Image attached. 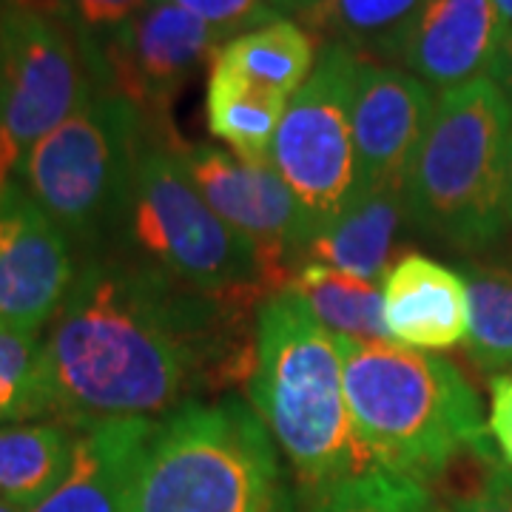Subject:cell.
Listing matches in <instances>:
<instances>
[{
	"label": "cell",
	"mask_w": 512,
	"mask_h": 512,
	"mask_svg": "<svg viewBox=\"0 0 512 512\" xmlns=\"http://www.w3.org/2000/svg\"><path fill=\"white\" fill-rule=\"evenodd\" d=\"M191 12L194 18L217 29L222 40L254 32L259 26H268L276 20H288L299 12V0H168Z\"/></svg>",
	"instance_id": "obj_26"
},
{
	"label": "cell",
	"mask_w": 512,
	"mask_h": 512,
	"mask_svg": "<svg viewBox=\"0 0 512 512\" xmlns=\"http://www.w3.org/2000/svg\"><path fill=\"white\" fill-rule=\"evenodd\" d=\"M504 211H507V222H512V137H510V157H507V191H504Z\"/></svg>",
	"instance_id": "obj_31"
},
{
	"label": "cell",
	"mask_w": 512,
	"mask_h": 512,
	"mask_svg": "<svg viewBox=\"0 0 512 512\" xmlns=\"http://www.w3.org/2000/svg\"><path fill=\"white\" fill-rule=\"evenodd\" d=\"M256 313L140 256L86 259L43 333L52 419L72 427L163 419L200 396L248 384Z\"/></svg>",
	"instance_id": "obj_1"
},
{
	"label": "cell",
	"mask_w": 512,
	"mask_h": 512,
	"mask_svg": "<svg viewBox=\"0 0 512 512\" xmlns=\"http://www.w3.org/2000/svg\"><path fill=\"white\" fill-rule=\"evenodd\" d=\"M288 103L274 94L259 92L248 80L228 72L211 60L205 86V117L208 131L228 151L248 163H271L276 131Z\"/></svg>",
	"instance_id": "obj_21"
},
{
	"label": "cell",
	"mask_w": 512,
	"mask_h": 512,
	"mask_svg": "<svg viewBox=\"0 0 512 512\" xmlns=\"http://www.w3.org/2000/svg\"><path fill=\"white\" fill-rule=\"evenodd\" d=\"M319 40L296 20H276L254 32L231 37L217 49L214 60L248 80L259 92L291 103L316 69Z\"/></svg>",
	"instance_id": "obj_19"
},
{
	"label": "cell",
	"mask_w": 512,
	"mask_h": 512,
	"mask_svg": "<svg viewBox=\"0 0 512 512\" xmlns=\"http://www.w3.org/2000/svg\"><path fill=\"white\" fill-rule=\"evenodd\" d=\"M384 325L393 345L450 350L467 339L470 293L461 271L424 254H407L382 279Z\"/></svg>",
	"instance_id": "obj_15"
},
{
	"label": "cell",
	"mask_w": 512,
	"mask_h": 512,
	"mask_svg": "<svg viewBox=\"0 0 512 512\" xmlns=\"http://www.w3.org/2000/svg\"><path fill=\"white\" fill-rule=\"evenodd\" d=\"M52 419L43 333L0 325V424Z\"/></svg>",
	"instance_id": "obj_24"
},
{
	"label": "cell",
	"mask_w": 512,
	"mask_h": 512,
	"mask_svg": "<svg viewBox=\"0 0 512 512\" xmlns=\"http://www.w3.org/2000/svg\"><path fill=\"white\" fill-rule=\"evenodd\" d=\"M433 504L436 501L419 481L370 470L322 490L311 512H430Z\"/></svg>",
	"instance_id": "obj_25"
},
{
	"label": "cell",
	"mask_w": 512,
	"mask_h": 512,
	"mask_svg": "<svg viewBox=\"0 0 512 512\" xmlns=\"http://www.w3.org/2000/svg\"><path fill=\"white\" fill-rule=\"evenodd\" d=\"M495 9H498V15H501V23H504V29H512V0H493Z\"/></svg>",
	"instance_id": "obj_32"
},
{
	"label": "cell",
	"mask_w": 512,
	"mask_h": 512,
	"mask_svg": "<svg viewBox=\"0 0 512 512\" xmlns=\"http://www.w3.org/2000/svg\"><path fill=\"white\" fill-rule=\"evenodd\" d=\"M77 430L66 421L0 424V498L29 512L66 476Z\"/></svg>",
	"instance_id": "obj_20"
},
{
	"label": "cell",
	"mask_w": 512,
	"mask_h": 512,
	"mask_svg": "<svg viewBox=\"0 0 512 512\" xmlns=\"http://www.w3.org/2000/svg\"><path fill=\"white\" fill-rule=\"evenodd\" d=\"M427 0H305L299 23L316 40L342 43L365 60L399 63Z\"/></svg>",
	"instance_id": "obj_18"
},
{
	"label": "cell",
	"mask_w": 512,
	"mask_h": 512,
	"mask_svg": "<svg viewBox=\"0 0 512 512\" xmlns=\"http://www.w3.org/2000/svg\"><path fill=\"white\" fill-rule=\"evenodd\" d=\"M222 35L168 0H154L123 26L97 37V66L109 92L143 117L168 120L174 97L202 63L214 60Z\"/></svg>",
	"instance_id": "obj_10"
},
{
	"label": "cell",
	"mask_w": 512,
	"mask_h": 512,
	"mask_svg": "<svg viewBox=\"0 0 512 512\" xmlns=\"http://www.w3.org/2000/svg\"><path fill=\"white\" fill-rule=\"evenodd\" d=\"M123 234L134 256L202 293L259 311L288 291L251 239L222 222L197 194L180 146H146L131 183Z\"/></svg>",
	"instance_id": "obj_6"
},
{
	"label": "cell",
	"mask_w": 512,
	"mask_h": 512,
	"mask_svg": "<svg viewBox=\"0 0 512 512\" xmlns=\"http://www.w3.org/2000/svg\"><path fill=\"white\" fill-rule=\"evenodd\" d=\"M89 92L80 52L57 20L35 6L0 12V188L18 183L32 148Z\"/></svg>",
	"instance_id": "obj_9"
},
{
	"label": "cell",
	"mask_w": 512,
	"mask_h": 512,
	"mask_svg": "<svg viewBox=\"0 0 512 512\" xmlns=\"http://www.w3.org/2000/svg\"><path fill=\"white\" fill-rule=\"evenodd\" d=\"M248 393L296 476L316 495L376 470L350 419L342 336L293 291L274 293L256 313Z\"/></svg>",
	"instance_id": "obj_3"
},
{
	"label": "cell",
	"mask_w": 512,
	"mask_h": 512,
	"mask_svg": "<svg viewBox=\"0 0 512 512\" xmlns=\"http://www.w3.org/2000/svg\"><path fill=\"white\" fill-rule=\"evenodd\" d=\"M456 512H512V470L498 464L470 495L456 501Z\"/></svg>",
	"instance_id": "obj_29"
},
{
	"label": "cell",
	"mask_w": 512,
	"mask_h": 512,
	"mask_svg": "<svg viewBox=\"0 0 512 512\" xmlns=\"http://www.w3.org/2000/svg\"><path fill=\"white\" fill-rule=\"evenodd\" d=\"M143 120L128 100L92 89L26 157L18 183L69 239L94 242L123 225L148 146Z\"/></svg>",
	"instance_id": "obj_7"
},
{
	"label": "cell",
	"mask_w": 512,
	"mask_h": 512,
	"mask_svg": "<svg viewBox=\"0 0 512 512\" xmlns=\"http://www.w3.org/2000/svg\"><path fill=\"white\" fill-rule=\"evenodd\" d=\"M72 239L20 183L0 188V325L43 333L72 291Z\"/></svg>",
	"instance_id": "obj_12"
},
{
	"label": "cell",
	"mask_w": 512,
	"mask_h": 512,
	"mask_svg": "<svg viewBox=\"0 0 512 512\" xmlns=\"http://www.w3.org/2000/svg\"><path fill=\"white\" fill-rule=\"evenodd\" d=\"M436 103L433 89H427L419 77L362 57L353 83L359 197L384 188H404Z\"/></svg>",
	"instance_id": "obj_13"
},
{
	"label": "cell",
	"mask_w": 512,
	"mask_h": 512,
	"mask_svg": "<svg viewBox=\"0 0 512 512\" xmlns=\"http://www.w3.org/2000/svg\"><path fill=\"white\" fill-rule=\"evenodd\" d=\"M512 106L493 77L439 94L404 180L407 225L458 251L490 248L504 234Z\"/></svg>",
	"instance_id": "obj_5"
},
{
	"label": "cell",
	"mask_w": 512,
	"mask_h": 512,
	"mask_svg": "<svg viewBox=\"0 0 512 512\" xmlns=\"http://www.w3.org/2000/svg\"><path fill=\"white\" fill-rule=\"evenodd\" d=\"M342 353L353 430L376 470L427 484L493 450L476 387L450 359L348 336Z\"/></svg>",
	"instance_id": "obj_2"
},
{
	"label": "cell",
	"mask_w": 512,
	"mask_h": 512,
	"mask_svg": "<svg viewBox=\"0 0 512 512\" xmlns=\"http://www.w3.org/2000/svg\"><path fill=\"white\" fill-rule=\"evenodd\" d=\"M0 512H26L18 504H12V501H6V498H0Z\"/></svg>",
	"instance_id": "obj_33"
},
{
	"label": "cell",
	"mask_w": 512,
	"mask_h": 512,
	"mask_svg": "<svg viewBox=\"0 0 512 512\" xmlns=\"http://www.w3.org/2000/svg\"><path fill=\"white\" fill-rule=\"evenodd\" d=\"M504 23L493 0H427L404 40L399 66L433 92L490 77Z\"/></svg>",
	"instance_id": "obj_14"
},
{
	"label": "cell",
	"mask_w": 512,
	"mask_h": 512,
	"mask_svg": "<svg viewBox=\"0 0 512 512\" xmlns=\"http://www.w3.org/2000/svg\"><path fill=\"white\" fill-rule=\"evenodd\" d=\"M151 419L94 421L74 427L66 476L29 512H128L137 453Z\"/></svg>",
	"instance_id": "obj_16"
},
{
	"label": "cell",
	"mask_w": 512,
	"mask_h": 512,
	"mask_svg": "<svg viewBox=\"0 0 512 512\" xmlns=\"http://www.w3.org/2000/svg\"><path fill=\"white\" fill-rule=\"evenodd\" d=\"M128 512H296L276 439L239 396L148 421Z\"/></svg>",
	"instance_id": "obj_4"
},
{
	"label": "cell",
	"mask_w": 512,
	"mask_h": 512,
	"mask_svg": "<svg viewBox=\"0 0 512 512\" xmlns=\"http://www.w3.org/2000/svg\"><path fill=\"white\" fill-rule=\"evenodd\" d=\"M77 29L100 37L123 26L137 12H143L154 0H57Z\"/></svg>",
	"instance_id": "obj_27"
},
{
	"label": "cell",
	"mask_w": 512,
	"mask_h": 512,
	"mask_svg": "<svg viewBox=\"0 0 512 512\" xmlns=\"http://www.w3.org/2000/svg\"><path fill=\"white\" fill-rule=\"evenodd\" d=\"M180 160L208 208L251 239L265 262L291 285L302 248L316 228L274 163H248L214 146H180Z\"/></svg>",
	"instance_id": "obj_11"
},
{
	"label": "cell",
	"mask_w": 512,
	"mask_h": 512,
	"mask_svg": "<svg viewBox=\"0 0 512 512\" xmlns=\"http://www.w3.org/2000/svg\"><path fill=\"white\" fill-rule=\"evenodd\" d=\"M288 291L296 293L333 333L359 342H390L384 325L382 282H367L328 265L302 262Z\"/></svg>",
	"instance_id": "obj_22"
},
{
	"label": "cell",
	"mask_w": 512,
	"mask_h": 512,
	"mask_svg": "<svg viewBox=\"0 0 512 512\" xmlns=\"http://www.w3.org/2000/svg\"><path fill=\"white\" fill-rule=\"evenodd\" d=\"M461 276L470 293L464 350L481 370H507L512 367V259L467 262Z\"/></svg>",
	"instance_id": "obj_23"
},
{
	"label": "cell",
	"mask_w": 512,
	"mask_h": 512,
	"mask_svg": "<svg viewBox=\"0 0 512 512\" xmlns=\"http://www.w3.org/2000/svg\"><path fill=\"white\" fill-rule=\"evenodd\" d=\"M362 57L325 43L308 83L293 94L276 131L271 163L308 211L316 234L359 200L353 83ZM313 234V237H316Z\"/></svg>",
	"instance_id": "obj_8"
},
{
	"label": "cell",
	"mask_w": 512,
	"mask_h": 512,
	"mask_svg": "<svg viewBox=\"0 0 512 512\" xmlns=\"http://www.w3.org/2000/svg\"><path fill=\"white\" fill-rule=\"evenodd\" d=\"M487 433L504 467L512 470V370L493 376L490 382V413Z\"/></svg>",
	"instance_id": "obj_28"
},
{
	"label": "cell",
	"mask_w": 512,
	"mask_h": 512,
	"mask_svg": "<svg viewBox=\"0 0 512 512\" xmlns=\"http://www.w3.org/2000/svg\"><path fill=\"white\" fill-rule=\"evenodd\" d=\"M430 512H447V510H441V507H436V504H433V510Z\"/></svg>",
	"instance_id": "obj_34"
},
{
	"label": "cell",
	"mask_w": 512,
	"mask_h": 512,
	"mask_svg": "<svg viewBox=\"0 0 512 512\" xmlns=\"http://www.w3.org/2000/svg\"><path fill=\"white\" fill-rule=\"evenodd\" d=\"M404 222V188L365 194L339 220L311 237V242L302 248L299 265L316 262L367 282H382L390 271V256Z\"/></svg>",
	"instance_id": "obj_17"
},
{
	"label": "cell",
	"mask_w": 512,
	"mask_h": 512,
	"mask_svg": "<svg viewBox=\"0 0 512 512\" xmlns=\"http://www.w3.org/2000/svg\"><path fill=\"white\" fill-rule=\"evenodd\" d=\"M490 77H493V83L504 92L507 103L512 106V29L504 32V40H501V46H498V55H495Z\"/></svg>",
	"instance_id": "obj_30"
}]
</instances>
